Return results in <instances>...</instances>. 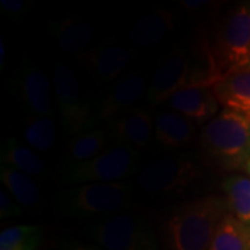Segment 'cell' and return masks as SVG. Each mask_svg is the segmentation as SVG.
I'll return each mask as SVG.
<instances>
[{
    "instance_id": "obj_1",
    "label": "cell",
    "mask_w": 250,
    "mask_h": 250,
    "mask_svg": "<svg viewBox=\"0 0 250 250\" xmlns=\"http://www.w3.org/2000/svg\"><path fill=\"white\" fill-rule=\"evenodd\" d=\"M227 213V203L218 196L199 197L178 207L167 223L171 250H208Z\"/></svg>"
},
{
    "instance_id": "obj_2",
    "label": "cell",
    "mask_w": 250,
    "mask_h": 250,
    "mask_svg": "<svg viewBox=\"0 0 250 250\" xmlns=\"http://www.w3.org/2000/svg\"><path fill=\"white\" fill-rule=\"evenodd\" d=\"M200 145L220 168L246 170L250 160V118L223 108L202 129Z\"/></svg>"
},
{
    "instance_id": "obj_3",
    "label": "cell",
    "mask_w": 250,
    "mask_h": 250,
    "mask_svg": "<svg viewBox=\"0 0 250 250\" xmlns=\"http://www.w3.org/2000/svg\"><path fill=\"white\" fill-rule=\"evenodd\" d=\"M134 188L126 182L83 184L67 190L62 197L65 214L90 218L121 214L132 205Z\"/></svg>"
},
{
    "instance_id": "obj_4",
    "label": "cell",
    "mask_w": 250,
    "mask_h": 250,
    "mask_svg": "<svg viewBox=\"0 0 250 250\" xmlns=\"http://www.w3.org/2000/svg\"><path fill=\"white\" fill-rule=\"evenodd\" d=\"M220 77L250 67V1L233 7L221 21L210 46Z\"/></svg>"
},
{
    "instance_id": "obj_5",
    "label": "cell",
    "mask_w": 250,
    "mask_h": 250,
    "mask_svg": "<svg viewBox=\"0 0 250 250\" xmlns=\"http://www.w3.org/2000/svg\"><path fill=\"white\" fill-rule=\"evenodd\" d=\"M138 152L124 145H116L106 149L99 156L80 164L67 166L60 174L65 184H102L120 182L134 174L138 167Z\"/></svg>"
},
{
    "instance_id": "obj_6",
    "label": "cell",
    "mask_w": 250,
    "mask_h": 250,
    "mask_svg": "<svg viewBox=\"0 0 250 250\" xmlns=\"http://www.w3.org/2000/svg\"><path fill=\"white\" fill-rule=\"evenodd\" d=\"M90 236L104 250H156L154 232L147 220L126 213L93 224Z\"/></svg>"
},
{
    "instance_id": "obj_7",
    "label": "cell",
    "mask_w": 250,
    "mask_h": 250,
    "mask_svg": "<svg viewBox=\"0 0 250 250\" xmlns=\"http://www.w3.org/2000/svg\"><path fill=\"white\" fill-rule=\"evenodd\" d=\"M202 171L193 160L175 156L150 161L138 175V187L150 195H174L195 185Z\"/></svg>"
},
{
    "instance_id": "obj_8",
    "label": "cell",
    "mask_w": 250,
    "mask_h": 250,
    "mask_svg": "<svg viewBox=\"0 0 250 250\" xmlns=\"http://www.w3.org/2000/svg\"><path fill=\"white\" fill-rule=\"evenodd\" d=\"M54 98L64 128L72 135L90 129V110L82 95L77 74L65 64H57L53 71Z\"/></svg>"
},
{
    "instance_id": "obj_9",
    "label": "cell",
    "mask_w": 250,
    "mask_h": 250,
    "mask_svg": "<svg viewBox=\"0 0 250 250\" xmlns=\"http://www.w3.org/2000/svg\"><path fill=\"white\" fill-rule=\"evenodd\" d=\"M172 111H177L192 123L207 124L220 113V103L211 86L193 85L177 92L167 102Z\"/></svg>"
},
{
    "instance_id": "obj_10",
    "label": "cell",
    "mask_w": 250,
    "mask_h": 250,
    "mask_svg": "<svg viewBox=\"0 0 250 250\" xmlns=\"http://www.w3.org/2000/svg\"><path fill=\"white\" fill-rule=\"evenodd\" d=\"M117 141L136 152L146 149L154 136V121L146 108H134L121 116L113 128Z\"/></svg>"
},
{
    "instance_id": "obj_11",
    "label": "cell",
    "mask_w": 250,
    "mask_h": 250,
    "mask_svg": "<svg viewBox=\"0 0 250 250\" xmlns=\"http://www.w3.org/2000/svg\"><path fill=\"white\" fill-rule=\"evenodd\" d=\"M220 106L250 118V67L224 75L213 85Z\"/></svg>"
},
{
    "instance_id": "obj_12",
    "label": "cell",
    "mask_w": 250,
    "mask_h": 250,
    "mask_svg": "<svg viewBox=\"0 0 250 250\" xmlns=\"http://www.w3.org/2000/svg\"><path fill=\"white\" fill-rule=\"evenodd\" d=\"M174 24L175 18L171 10H154L135 21L129 31L131 42L138 47L157 45L170 35L174 29Z\"/></svg>"
},
{
    "instance_id": "obj_13",
    "label": "cell",
    "mask_w": 250,
    "mask_h": 250,
    "mask_svg": "<svg viewBox=\"0 0 250 250\" xmlns=\"http://www.w3.org/2000/svg\"><path fill=\"white\" fill-rule=\"evenodd\" d=\"M146 89V81L141 74H129L114 83L100 106V118L110 120L131 107L142 98Z\"/></svg>"
},
{
    "instance_id": "obj_14",
    "label": "cell",
    "mask_w": 250,
    "mask_h": 250,
    "mask_svg": "<svg viewBox=\"0 0 250 250\" xmlns=\"http://www.w3.org/2000/svg\"><path fill=\"white\" fill-rule=\"evenodd\" d=\"M21 93L32 114L50 117L53 113V82H50L45 72L28 68L22 75Z\"/></svg>"
},
{
    "instance_id": "obj_15",
    "label": "cell",
    "mask_w": 250,
    "mask_h": 250,
    "mask_svg": "<svg viewBox=\"0 0 250 250\" xmlns=\"http://www.w3.org/2000/svg\"><path fill=\"white\" fill-rule=\"evenodd\" d=\"M195 123L177 111H163L154 120L156 141L171 149L188 146L195 138Z\"/></svg>"
},
{
    "instance_id": "obj_16",
    "label": "cell",
    "mask_w": 250,
    "mask_h": 250,
    "mask_svg": "<svg viewBox=\"0 0 250 250\" xmlns=\"http://www.w3.org/2000/svg\"><path fill=\"white\" fill-rule=\"evenodd\" d=\"M83 59L96 78L102 82H108L116 80L131 62L132 53L124 46L108 45L90 50Z\"/></svg>"
},
{
    "instance_id": "obj_17",
    "label": "cell",
    "mask_w": 250,
    "mask_h": 250,
    "mask_svg": "<svg viewBox=\"0 0 250 250\" xmlns=\"http://www.w3.org/2000/svg\"><path fill=\"white\" fill-rule=\"evenodd\" d=\"M54 35L62 52L83 59L89 53L88 49L95 38V31L88 22L68 18L54 27Z\"/></svg>"
},
{
    "instance_id": "obj_18",
    "label": "cell",
    "mask_w": 250,
    "mask_h": 250,
    "mask_svg": "<svg viewBox=\"0 0 250 250\" xmlns=\"http://www.w3.org/2000/svg\"><path fill=\"white\" fill-rule=\"evenodd\" d=\"M110 134L102 128H90L72 136L67 143L65 156L68 166L80 164L99 156L106 150Z\"/></svg>"
},
{
    "instance_id": "obj_19",
    "label": "cell",
    "mask_w": 250,
    "mask_h": 250,
    "mask_svg": "<svg viewBox=\"0 0 250 250\" xmlns=\"http://www.w3.org/2000/svg\"><path fill=\"white\" fill-rule=\"evenodd\" d=\"M223 190L228 213L250 228V175L233 174L227 177Z\"/></svg>"
},
{
    "instance_id": "obj_20",
    "label": "cell",
    "mask_w": 250,
    "mask_h": 250,
    "mask_svg": "<svg viewBox=\"0 0 250 250\" xmlns=\"http://www.w3.org/2000/svg\"><path fill=\"white\" fill-rule=\"evenodd\" d=\"M1 166L21 171L29 177L45 175V164L31 147L20 143L14 138L4 141L1 147Z\"/></svg>"
},
{
    "instance_id": "obj_21",
    "label": "cell",
    "mask_w": 250,
    "mask_h": 250,
    "mask_svg": "<svg viewBox=\"0 0 250 250\" xmlns=\"http://www.w3.org/2000/svg\"><path fill=\"white\" fill-rule=\"evenodd\" d=\"M0 178L3 185L18 205L24 208H35L41 202V190L35 179L21 171L1 166Z\"/></svg>"
},
{
    "instance_id": "obj_22",
    "label": "cell",
    "mask_w": 250,
    "mask_h": 250,
    "mask_svg": "<svg viewBox=\"0 0 250 250\" xmlns=\"http://www.w3.org/2000/svg\"><path fill=\"white\" fill-rule=\"evenodd\" d=\"M208 250H250V228L227 213L215 229Z\"/></svg>"
},
{
    "instance_id": "obj_23",
    "label": "cell",
    "mask_w": 250,
    "mask_h": 250,
    "mask_svg": "<svg viewBox=\"0 0 250 250\" xmlns=\"http://www.w3.org/2000/svg\"><path fill=\"white\" fill-rule=\"evenodd\" d=\"M24 139L36 152H49L57 139V128L52 117L28 114L24 124Z\"/></svg>"
},
{
    "instance_id": "obj_24",
    "label": "cell",
    "mask_w": 250,
    "mask_h": 250,
    "mask_svg": "<svg viewBox=\"0 0 250 250\" xmlns=\"http://www.w3.org/2000/svg\"><path fill=\"white\" fill-rule=\"evenodd\" d=\"M41 236L36 225H13L0 233V250H38Z\"/></svg>"
},
{
    "instance_id": "obj_25",
    "label": "cell",
    "mask_w": 250,
    "mask_h": 250,
    "mask_svg": "<svg viewBox=\"0 0 250 250\" xmlns=\"http://www.w3.org/2000/svg\"><path fill=\"white\" fill-rule=\"evenodd\" d=\"M22 214V208L17 202L10 197L9 193L0 192V217L1 218H13Z\"/></svg>"
},
{
    "instance_id": "obj_26",
    "label": "cell",
    "mask_w": 250,
    "mask_h": 250,
    "mask_svg": "<svg viewBox=\"0 0 250 250\" xmlns=\"http://www.w3.org/2000/svg\"><path fill=\"white\" fill-rule=\"evenodd\" d=\"M0 4L9 13H18L24 9V1H21V0H1Z\"/></svg>"
},
{
    "instance_id": "obj_27",
    "label": "cell",
    "mask_w": 250,
    "mask_h": 250,
    "mask_svg": "<svg viewBox=\"0 0 250 250\" xmlns=\"http://www.w3.org/2000/svg\"><path fill=\"white\" fill-rule=\"evenodd\" d=\"M182 4L185 6V7H188V9H202V7H206L207 4H210V1H205V0H202V1H189V0H184L182 1Z\"/></svg>"
},
{
    "instance_id": "obj_28",
    "label": "cell",
    "mask_w": 250,
    "mask_h": 250,
    "mask_svg": "<svg viewBox=\"0 0 250 250\" xmlns=\"http://www.w3.org/2000/svg\"><path fill=\"white\" fill-rule=\"evenodd\" d=\"M65 250H102L95 246H88V245H81V243H71Z\"/></svg>"
},
{
    "instance_id": "obj_29",
    "label": "cell",
    "mask_w": 250,
    "mask_h": 250,
    "mask_svg": "<svg viewBox=\"0 0 250 250\" xmlns=\"http://www.w3.org/2000/svg\"><path fill=\"white\" fill-rule=\"evenodd\" d=\"M0 56H1V62L4 60V45H3V42H0Z\"/></svg>"
},
{
    "instance_id": "obj_30",
    "label": "cell",
    "mask_w": 250,
    "mask_h": 250,
    "mask_svg": "<svg viewBox=\"0 0 250 250\" xmlns=\"http://www.w3.org/2000/svg\"><path fill=\"white\" fill-rule=\"evenodd\" d=\"M246 172H248V175H250V160L248 163V166H246Z\"/></svg>"
}]
</instances>
